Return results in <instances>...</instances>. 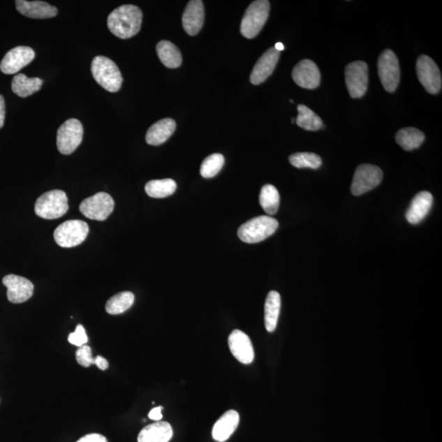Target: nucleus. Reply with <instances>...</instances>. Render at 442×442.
Wrapping results in <instances>:
<instances>
[{
  "label": "nucleus",
  "mask_w": 442,
  "mask_h": 442,
  "mask_svg": "<svg viewBox=\"0 0 442 442\" xmlns=\"http://www.w3.org/2000/svg\"><path fill=\"white\" fill-rule=\"evenodd\" d=\"M142 13L139 7L126 4L113 10L108 17V29L120 39L126 40L139 33Z\"/></svg>",
  "instance_id": "1"
},
{
  "label": "nucleus",
  "mask_w": 442,
  "mask_h": 442,
  "mask_svg": "<svg viewBox=\"0 0 442 442\" xmlns=\"http://www.w3.org/2000/svg\"><path fill=\"white\" fill-rule=\"evenodd\" d=\"M91 73L97 83L108 91L116 93L121 89L123 82L121 71L110 59L104 56L95 57Z\"/></svg>",
  "instance_id": "2"
},
{
  "label": "nucleus",
  "mask_w": 442,
  "mask_h": 442,
  "mask_svg": "<svg viewBox=\"0 0 442 442\" xmlns=\"http://www.w3.org/2000/svg\"><path fill=\"white\" fill-rule=\"evenodd\" d=\"M279 227L277 219L260 216L251 219L237 230V236L246 244H258L274 234Z\"/></svg>",
  "instance_id": "3"
},
{
  "label": "nucleus",
  "mask_w": 442,
  "mask_h": 442,
  "mask_svg": "<svg viewBox=\"0 0 442 442\" xmlns=\"http://www.w3.org/2000/svg\"><path fill=\"white\" fill-rule=\"evenodd\" d=\"M69 209L68 198L63 190H51L42 194L35 204V212L45 220H54L65 215Z\"/></svg>",
  "instance_id": "4"
},
{
  "label": "nucleus",
  "mask_w": 442,
  "mask_h": 442,
  "mask_svg": "<svg viewBox=\"0 0 442 442\" xmlns=\"http://www.w3.org/2000/svg\"><path fill=\"white\" fill-rule=\"evenodd\" d=\"M270 8L267 0H258L251 3L242 17L241 34L248 39H253L258 36L267 21Z\"/></svg>",
  "instance_id": "5"
},
{
  "label": "nucleus",
  "mask_w": 442,
  "mask_h": 442,
  "mask_svg": "<svg viewBox=\"0 0 442 442\" xmlns=\"http://www.w3.org/2000/svg\"><path fill=\"white\" fill-rule=\"evenodd\" d=\"M89 228L87 222L80 220L66 221L54 230L57 244L61 248H74L87 240Z\"/></svg>",
  "instance_id": "6"
},
{
  "label": "nucleus",
  "mask_w": 442,
  "mask_h": 442,
  "mask_svg": "<svg viewBox=\"0 0 442 442\" xmlns=\"http://www.w3.org/2000/svg\"><path fill=\"white\" fill-rule=\"evenodd\" d=\"M378 77L385 90L389 93L396 91L400 82V64L395 53L386 50L380 54L378 61Z\"/></svg>",
  "instance_id": "7"
},
{
  "label": "nucleus",
  "mask_w": 442,
  "mask_h": 442,
  "mask_svg": "<svg viewBox=\"0 0 442 442\" xmlns=\"http://www.w3.org/2000/svg\"><path fill=\"white\" fill-rule=\"evenodd\" d=\"M83 126L78 119H69L57 133V146L61 154L70 155L78 149L83 140Z\"/></svg>",
  "instance_id": "8"
},
{
  "label": "nucleus",
  "mask_w": 442,
  "mask_h": 442,
  "mask_svg": "<svg viewBox=\"0 0 442 442\" xmlns=\"http://www.w3.org/2000/svg\"><path fill=\"white\" fill-rule=\"evenodd\" d=\"M114 207L115 203L110 195L101 192L85 198L80 204V211L90 220L103 221L111 215Z\"/></svg>",
  "instance_id": "9"
},
{
  "label": "nucleus",
  "mask_w": 442,
  "mask_h": 442,
  "mask_svg": "<svg viewBox=\"0 0 442 442\" xmlns=\"http://www.w3.org/2000/svg\"><path fill=\"white\" fill-rule=\"evenodd\" d=\"M383 174L377 165L362 164L355 170L353 182L351 184V193L355 196H360L370 191L381 184Z\"/></svg>",
  "instance_id": "10"
},
{
  "label": "nucleus",
  "mask_w": 442,
  "mask_h": 442,
  "mask_svg": "<svg viewBox=\"0 0 442 442\" xmlns=\"http://www.w3.org/2000/svg\"><path fill=\"white\" fill-rule=\"evenodd\" d=\"M346 84L351 98L363 97L367 91L368 66L363 61L349 64L345 69Z\"/></svg>",
  "instance_id": "11"
},
{
  "label": "nucleus",
  "mask_w": 442,
  "mask_h": 442,
  "mask_svg": "<svg viewBox=\"0 0 442 442\" xmlns=\"http://www.w3.org/2000/svg\"><path fill=\"white\" fill-rule=\"evenodd\" d=\"M418 79L427 92L436 94L441 91L442 80L441 71L430 57L421 55L417 60Z\"/></svg>",
  "instance_id": "12"
},
{
  "label": "nucleus",
  "mask_w": 442,
  "mask_h": 442,
  "mask_svg": "<svg viewBox=\"0 0 442 442\" xmlns=\"http://www.w3.org/2000/svg\"><path fill=\"white\" fill-rule=\"evenodd\" d=\"M36 57L35 51L30 47L18 46L8 51L1 64L0 70L6 75H13L29 65Z\"/></svg>",
  "instance_id": "13"
},
{
  "label": "nucleus",
  "mask_w": 442,
  "mask_h": 442,
  "mask_svg": "<svg viewBox=\"0 0 442 442\" xmlns=\"http://www.w3.org/2000/svg\"><path fill=\"white\" fill-rule=\"evenodd\" d=\"M2 282L8 289V300L12 303L25 302L29 300L34 293V284L29 279L18 277V275H6L3 277Z\"/></svg>",
  "instance_id": "14"
},
{
  "label": "nucleus",
  "mask_w": 442,
  "mask_h": 442,
  "mask_svg": "<svg viewBox=\"0 0 442 442\" xmlns=\"http://www.w3.org/2000/svg\"><path fill=\"white\" fill-rule=\"evenodd\" d=\"M293 79L302 88L316 89L321 83L320 70L313 61L304 59L295 66Z\"/></svg>",
  "instance_id": "15"
},
{
  "label": "nucleus",
  "mask_w": 442,
  "mask_h": 442,
  "mask_svg": "<svg viewBox=\"0 0 442 442\" xmlns=\"http://www.w3.org/2000/svg\"><path fill=\"white\" fill-rule=\"evenodd\" d=\"M231 353L240 362L249 364L253 362L255 354L250 337L241 330L233 331L229 337Z\"/></svg>",
  "instance_id": "16"
},
{
  "label": "nucleus",
  "mask_w": 442,
  "mask_h": 442,
  "mask_svg": "<svg viewBox=\"0 0 442 442\" xmlns=\"http://www.w3.org/2000/svg\"><path fill=\"white\" fill-rule=\"evenodd\" d=\"M279 56L280 52L275 50L274 47H270L256 61L253 70L251 71V83L255 85L263 83L273 73L275 66L278 64Z\"/></svg>",
  "instance_id": "17"
},
{
  "label": "nucleus",
  "mask_w": 442,
  "mask_h": 442,
  "mask_svg": "<svg viewBox=\"0 0 442 442\" xmlns=\"http://www.w3.org/2000/svg\"><path fill=\"white\" fill-rule=\"evenodd\" d=\"M205 17L204 6L200 0L189 2L182 17L184 29L189 36H196L202 29Z\"/></svg>",
  "instance_id": "18"
},
{
  "label": "nucleus",
  "mask_w": 442,
  "mask_h": 442,
  "mask_svg": "<svg viewBox=\"0 0 442 442\" xmlns=\"http://www.w3.org/2000/svg\"><path fill=\"white\" fill-rule=\"evenodd\" d=\"M434 198L429 192L422 191L413 198L406 214V220L412 225L419 224L429 213Z\"/></svg>",
  "instance_id": "19"
},
{
  "label": "nucleus",
  "mask_w": 442,
  "mask_h": 442,
  "mask_svg": "<svg viewBox=\"0 0 442 442\" xmlns=\"http://www.w3.org/2000/svg\"><path fill=\"white\" fill-rule=\"evenodd\" d=\"M17 10L22 15L34 19H47L57 16L58 9L44 1H16Z\"/></svg>",
  "instance_id": "20"
},
{
  "label": "nucleus",
  "mask_w": 442,
  "mask_h": 442,
  "mask_svg": "<svg viewBox=\"0 0 442 442\" xmlns=\"http://www.w3.org/2000/svg\"><path fill=\"white\" fill-rule=\"evenodd\" d=\"M239 424V413L235 411L226 412L213 427V439L219 442L227 441L234 434Z\"/></svg>",
  "instance_id": "21"
},
{
  "label": "nucleus",
  "mask_w": 442,
  "mask_h": 442,
  "mask_svg": "<svg viewBox=\"0 0 442 442\" xmlns=\"http://www.w3.org/2000/svg\"><path fill=\"white\" fill-rule=\"evenodd\" d=\"M177 123L170 118H165L152 126L146 134V142L149 145L159 146L164 144L174 134Z\"/></svg>",
  "instance_id": "22"
},
{
  "label": "nucleus",
  "mask_w": 442,
  "mask_h": 442,
  "mask_svg": "<svg viewBox=\"0 0 442 442\" xmlns=\"http://www.w3.org/2000/svg\"><path fill=\"white\" fill-rule=\"evenodd\" d=\"M173 436V430L166 422H156L142 429L138 442H169Z\"/></svg>",
  "instance_id": "23"
},
{
  "label": "nucleus",
  "mask_w": 442,
  "mask_h": 442,
  "mask_svg": "<svg viewBox=\"0 0 442 442\" xmlns=\"http://www.w3.org/2000/svg\"><path fill=\"white\" fill-rule=\"evenodd\" d=\"M280 308H281V297L279 293L277 291L270 292L265 304V329L270 332L277 329Z\"/></svg>",
  "instance_id": "24"
},
{
  "label": "nucleus",
  "mask_w": 442,
  "mask_h": 442,
  "mask_svg": "<svg viewBox=\"0 0 442 442\" xmlns=\"http://www.w3.org/2000/svg\"><path fill=\"white\" fill-rule=\"evenodd\" d=\"M159 58L166 68H177L182 64V55L177 46L168 40H161L156 45Z\"/></svg>",
  "instance_id": "25"
},
{
  "label": "nucleus",
  "mask_w": 442,
  "mask_h": 442,
  "mask_svg": "<svg viewBox=\"0 0 442 442\" xmlns=\"http://www.w3.org/2000/svg\"><path fill=\"white\" fill-rule=\"evenodd\" d=\"M42 84L40 78H28L26 75L17 74L12 80V90L17 96L27 98L39 91Z\"/></svg>",
  "instance_id": "26"
},
{
  "label": "nucleus",
  "mask_w": 442,
  "mask_h": 442,
  "mask_svg": "<svg viewBox=\"0 0 442 442\" xmlns=\"http://www.w3.org/2000/svg\"><path fill=\"white\" fill-rule=\"evenodd\" d=\"M425 140L424 133L412 127L404 128V129L399 131L396 135L397 144L406 151L418 149Z\"/></svg>",
  "instance_id": "27"
},
{
  "label": "nucleus",
  "mask_w": 442,
  "mask_h": 442,
  "mask_svg": "<svg viewBox=\"0 0 442 442\" xmlns=\"http://www.w3.org/2000/svg\"><path fill=\"white\" fill-rule=\"evenodd\" d=\"M177 189V184L171 179L151 180L145 185V192L154 198H164L172 195Z\"/></svg>",
  "instance_id": "28"
},
{
  "label": "nucleus",
  "mask_w": 442,
  "mask_h": 442,
  "mask_svg": "<svg viewBox=\"0 0 442 442\" xmlns=\"http://www.w3.org/2000/svg\"><path fill=\"white\" fill-rule=\"evenodd\" d=\"M298 116L296 118L297 125L302 129L316 131L324 127L321 118L308 107L300 104L297 106Z\"/></svg>",
  "instance_id": "29"
},
{
  "label": "nucleus",
  "mask_w": 442,
  "mask_h": 442,
  "mask_svg": "<svg viewBox=\"0 0 442 442\" xmlns=\"http://www.w3.org/2000/svg\"><path fill=\"white\" fill-rule=\"evenodd\" d=\"M135 295L131 292H122L114 295L106 303V311L110 315H120L133 306Z\"/></svg>",
  "instance_id": "30"
},
{
  "label": "nucleus",
  "mask_w": 442,
  "mask_h": 442,
  "mask_svg": "<svg viewBox=\"0 0 442 442\" xmlns=\"http://www.w3.org/2000/svg\"><path fill=\"white\" fill-rule=\"evenodd\" d=\"M280 202L279 193L277 188L272 184H266L261 189L260 204L265 213L272 216L277 214Z\"/></svg>",
  "instance_id": "31"
},
{
  "label": "nucleus",
  "mask_w": 442,
  "mask_h": 442,
  "mask_svg": "<svg viewBox=\"0 0 442 442\" xmlns=\"http://www.w3.org/2000/svg\"><path fill=\"white\" fill-rule=\"evenodd\" d=\"M289 163L299 169H318L322 165V159L316 154L297 153L289 156Z\"/></svg>",
  "instance_id": "32"
},
{
  "label": "nucleus",
  "mask_w": 442,
  "mask_h": 442,
  "mask_svg": "<svg viewBox=\"0 0 442 442\" xmlns=\"http://www.w3.org/2000/svg\"><path fill=\"white\" fill-rule=\"evenodd\" d=\"M225 164V158L220 154H212L203 161L200 173L203 178L210 179L220 172Z\"/></svg>",
  "instance_id": "33"
},
{
  "label": "nucleus",
  "mask_w": 442,
  "mask_h": 442,
  "mask_svg": "<svg viewBox=\"0 0 442 442\" xmlns=\"http://www.w3.org/2000/svg\"><path fill=\"white\" fill-rule=\"evenodd\" d=\"M75 358H77L78 364L85 368L89 367L91 364H96V358H93L91 348L87 345L80 346V348L75 351Z\"/></svg>",
  "instance_id": "34"
},
{
  "label": "nucleus",
  "mask_w": 442,
  "mask_h": 442,
  "mask_svg": "<svg viewBox=\"0 0 442 442\" xmlns=\"http://www.w3.org/2000/svg\"><path fill=\"white\" fill-rule=\"evenodd\" d=\"M88 341L87 332H85L84 327L82 325H78V327H75V330L71 332L68 336V341L70 344L77 346L78 348L87 344Z\"/></svg>",
  "instance_id": "35"
},
{
  "label": "nucleus",
  "mask_w": 442,
  "mask_h": 442,
  "mask_svg": "<svg viewBox=\"0 0 442 442\" xmlns=\"http://www.w3.org/2000/svg\"><path fill=\"white\" fill-rule=\"evenodd\" d=\"M77 442H108L106 437L98 434L85 435Z\"/></svg>",
  "instance_id": "36"
},
{
  "label": "nucleus",
  "mask_w": 442,
  "mask_h": 442,
  "mask_svg": "<svg viewBox=\"0 0 442 442\" xmlns=\"http://www.w3.org/2000/svg\"><path fill=\"white\" fill-rule=\"evenodd\" d=\"M163 410V406L154 408L149 413V419L158 422L163 419V413H161V411Z\"/></svg>",
  "instance_id": "37"
},
{
  "label": "nucleus",
  "mask_w": 442,
  "mask_h": 442,
  "mask_svg": "<svg viewBox=\"0 0 442 442\" xmlns=\"http://www.w3.org/2000/svg\"><path fill=\"white\" fill-rule=\"evenodd\" d=\"M4 118H6V102L3 95L0 94V129L4 125Z\"/></svg>",
  "instance_id": "38"
},
{
  "label": "nucleus",
  "mask_w": 442,
  "mask_h": 442,
  "mask_svg": "<svg viewBox=\"0 0 442 442\" xmlns=\"http://www.w3.org/2000/svg\"><path fill=\"white\" fill-rule=\"evenodd\" d=\"M275 50H277V51L280 52V51H283L284 50V46L282 44V43H277V45H275V46L274 47Z\"/></svg>",
  "instance_id": "39"
}]
</instances>
